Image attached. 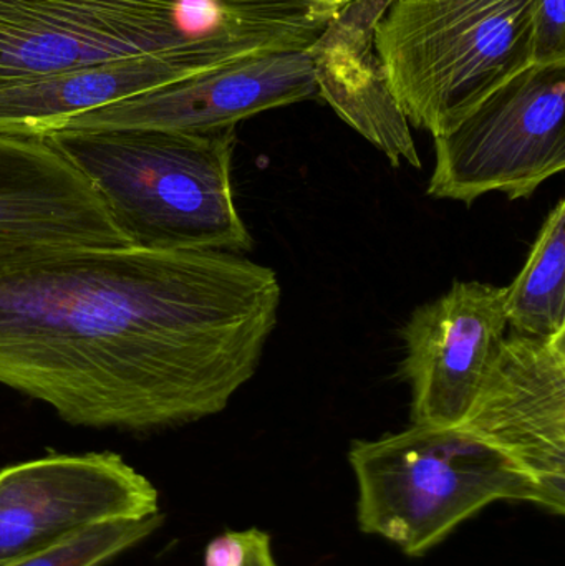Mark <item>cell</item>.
<instances>
[{"instance_id": "cell-1", "label": "cell", "mask_w": 565, "mask_h": 566, "mask_svg": "<svg viewBox=\"0 0 565 566\" xmlns=\"http://www.w3.org/2000/svg\"><path fill=\"white\" fill-rule=\"evenodd\" d=\"M279 308L275 271L231 252L33 255L0 265V385L73 426L178 428L251 381Z\"/></svg>"}, {"instance_id": "cell-2", "label": "cell", "mask_w": 565, "mask_h": 566, "mask_svg": "<svg viewBox=\"0 0 565 566\" xmlns=\"http://www.w3.org/2000/svg\"><path fill=\"white\" fill-rule=\"evenodd\" d=\"M344 0H0V90L149 53L212 69L307 50Z\"/></svg>"}, {"instance_id": "cell-3", "label": "cell", "mask_w": 565, "mask_h": 566, "mask_svg": "<svg viewBox=\"0 0 565 566\" xmlns=\"http://www.w3.org/2000/svg\"><path fill=\"white\" fill-rule=\"evenodd\" d=\"M42 136L85 176L133 248L242 254L254 245L232 189L236 126L55 129Z\"/></svg>"}, {"instance_id": "cell-4", "label": "cell", "mask_w": 565, "mask_h": 566, "mask_svg": "<svg viewBox=\"0 0 565 566\" xmlns=\"http://www.w3.org/2000/svg\"><path fill=\"white\" fill-rule=\"evenodd\" d=\"M537 0H391L375 50L408 123L437 136L534 65Z\"/></svg>"}, {"instance_id": "cell-5", "label": "cell", "mask_w": 565, "mask_h": 566, "mask_svg": "<svg viewBox=\"0 0 565 566\" xmlns=\"http://www.w3.org/2000/svg\"><path fill=\"white\" fill-rule=\"evenodd\" d=\"M348 462L362 531L418 557L494 502L546 509L540 488L513 461L460 426H421L355 441Z\"/></svg>"}, {"instance_id": "cell-6", "label": "cell", "mask_w": 565, "mask_h": 566, "mask_svg": "<svg viewBox=\"0 0 565 566\" xmlns=\"http://www.w3.org/2000/svg\"><path fill=\"white\" fill-rule=\"evenodd\" d=\"M565 62L531 65L435 138L428 195L471 206L527 199L565 168Z\"/></svg>"}, {"instance_id": "cell-7", "label": "cell", "mask_w": 565, "mask_h": 566, "mask_svg": "<svg viewBox=\"0 0 565 566\" xmlns=\"http://www.w3.org/2000/svg\"><path fill=\"white\" fill-rule=\"evenodd\" d=\"M158 514L155 485L115 452L7 465L0 469V566L109 522Z\"/></svg>"}, {"instance_id": "cell-8", "label": "cell", "mask_w": 565, "mask_h": 566, "mask_svg": "<svg viewBox=\"0 0 565 566\" xmlns=\"http://www.w3.org/2000/svg\"><path fill=\"white\" fill-rule=\"evenodd\" d=\"M460 428L533 479L553 514L565 512V332L506 336Z\"/></svg>"}, {"instance_id": "cell-9", "label": "cell", "mask_w": 565, "mask_h": 566, "mask_svg": "<svg viewBox=\"0 0 565 566\" xmlns=\"http://www.w3.org/2000/svg\"><path fill=\"white\" fill-rule=\"evenodd\" d=\"M506 289L454 282L418 306L401 329V375L410 382L411 422L460 426L506 333Z\"/></svg>"}, {"instance_id": "cell-10", "label": "cell", "mask_w": 565, "mask_h": 566, "mask_svg": "<svg viewBox=\"0 0 565 566\" xmlns=\"http://www.w3.org/2000/svg\"><path fill=\"white\" fill-rule=\"evenodd\" d=\"M129 245L85 176L45 136L0 133V265Z\"/></svg>"}, {"instance_id": "cell-11", "label": "cell", "mask_w": 565, "mask_h": 566, "mask_svg": "<svg viewBox=\"0 0 565 566\" xmlns=\"http://www.w3.org/2000/svg\"><path fill=\"white\" fill-rule=\"evenodd\" d=\"M315 96L311 49L271 53L82 113L56 129L212 132Z\"/></svg>"}, {"instance_id": "cell-12", "label": "cell", "mask_w": 565, "mask_h": 566, "mask_svg": "<svg viewBox=\"0 0 565 566\" xmlns=\"http://www.w3.org/2000/svg\"><path fill=\"white\" fill-rule=\"evenodd\" d=\"M391 0H352L311 46L318 96L391 165L421 168L410 123L391 95L375 50V25Z\"/></svg>"}, {"instance_id": "cell-13", "label": "cell", "mask_w": 565, "mask_h": 566, "mask_svg": "<svg viewBox=\"0 0 565 566\" xmlns=\"http://www.w3.org/2000/svg\"><path fill=\"white\" fill-rule=\"evenodd\" d=\"M212 70L195 53H149L15 83L0 90V133L45 135L82 113Z\"/></svg>"}, {"instance_id": "cell-14", "label": "cell", "mask_w": 565, "mask_h": 566, "mask_svg": "<svg viewBox=\"0 0 565 566\" xmlns=\"http://www.w3.org/2000/svg\"><path fill=\"white\" fill-rule=\"evenodd\" d=\"M508 325L514 333L551 338L565 332V201L544 221L530 258L506 286Z\"/></svg>"}, {"instance_id": "cell-15", "label": "cell", "mask_w": 565, "mask_h": 566, "mask_svg": "<svg viewBox=\"0 0 565 566\" xmlns=\"http://www.w3.org/2000/svg\"><path fill=\"white\" fill-rule=\"evenodd\" d=\"M163 521L165 517L158 514L143 521L109 522L2 566H102L142 544L161 527Z\"/></svg>"}, {"instance_id": "cell-16", "label": "cell", "mask_w": 565, "mask_h": 566, "mask_svg": "<svg viewBox=\"0 0 565 566\" xmlns=\"http://www.w3.org/2000/svg\"><path fill=\"white\" fill-rule=\"evenodd\" d=\"M565 62V0H537L534 65Z\"/></svg>"}, {"instance_id": "cell-17", "label": "cell", "mask_w": 565, "mask_h": 566, "mask_svg": "<svg viewBox=\"0 0 565 566\" xmlns=\"http://www.w3.org/2000/svg\"><path fill=\"white\" fill-rule=\"evenodd\" d=\"M255 528L228 531L209 542L205 566H242L248 558Z\"/></svg>"}, {"instance_id": "cell-18", "label": "cell", "mask_w": 565, "mask_h": 566, "mask_svg": "<svg viewBox=\"0 0 565 566\" xmlns=\"http://www.w3.org/2000/svg\"><path fill=\"white\" fill-rule=\"evenodd\" d=\"M242 566H279L272 552L271 537L265 532L255 528L248 558Z\"/></svg>"}, {"instance_id": "cell-19", "label": "cell", "mask_w": 565, "mask_h": 566, "mask_svg": "<svg viewBox=\"0 0 565 566\" xmlns=\"http://www.w3.org/2000/svg\"><path fill=\"white\" fill-rule=\"evenodd\" d=\"M352 2V0H345V3Z\"/></svg>"}]
</instances>
